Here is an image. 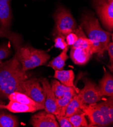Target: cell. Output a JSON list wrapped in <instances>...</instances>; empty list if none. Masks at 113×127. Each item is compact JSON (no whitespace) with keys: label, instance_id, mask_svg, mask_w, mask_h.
Segmentation results:
<instances>
[{"label":"cell","instance_id":"obj_25","mask_svg":"<svg viewBox=\"0 0 113 127\" xmlns=\"http://www.w3.org/2000/svg\"><path fill=\"white\" fill-rule=\"evenodd\" d=\"M50 85H51V89L54 93L56 99L61 98L64 96L65 93L71 88L62 84L57 80H52Z\"/></svg>","mask_w":113,"mask_h":127},{"label":"cell","instance_id":"obj_17","mask_svg":"<svg viewBox=\"0 0 113 127\" xmlns=\"http://www.w3.org/2000/svg\"><path fill=\"white\" fill-rule=\"evenodd\" d=\"M8 99L9 100L17 102L23 104L35 106L39 110H44L45 108L44 106L35 102L28 96L22 93L17 92L12 93L8 96Z\"/></svg>","mask_w":113,"mask_h":127},{"label":"cell","instance_id":"obj_26","mask_svg":"<svg viewBox=\"0 0 113 127\" xmlns=\"http://www.w3.org/2000/svg\"><path fill=\"white\" fill-rule=\"evenodd\" d=\"M11 54L12 51L8 43L3 42L0 44V60L2 61L8 58Z\"/></svg>","mask_w":113,"mask_h":127},{"label":"cell","instance_id":"obj_10","mask_svg":"<svg viewBox=\"0 0 113 127\" xmlns=\"http://www.w3.org/2000/svg\"><path fill=\"white\" fill-rule=\"evenodd\" d=\"M12 0H0V28L4 32L10 33L13 19L11 9Z\"/></svg>","mask_w":113,"mask_h":127},{"label":"cell","instance_id":"obj_11","mask_svg":"<svg viewBox=\"0 0 113 127\" xmlns=\"http://www.w3.org/2000/svg\"><path fill=\"white\" fill-rule=\"evenodd\" d=\"M40 82L45 94V103L44 110L48 112L57 115L59 110L56 103V98L53 92L51 85L48 80L45 78L40 79Z\"/></svg>","mask_w":113,"mask_h":127},{"label":"cell","instance_id":"obj_4","mask_svg":"<svg viewBox=\"0 0 113 127\" xmlns=\"http://www.w3.org/2000/svg\"><path fill=\"white\" fill-rule=\"evenodd\" d=\"M55 25L52 32L53 36L62 35L66 36L78 27L71 12L63 6L57 8L53 15Z\"/></svg>","mask_w":113,"mask_h":127},{"label":"cell","instance_id":"obj_24","mask_svg":"<svg viewBox=\"0 0 113 127\" xmlns=\"http://www.w3.org/2000/svg\"><path fill=\"white\" fill-rule=\"evenodd\" d=\"M68 119L74 127H89L88 122L86 119L85 113L83 111L81 113L68 117Z\"/></svg>","mask_w":113,"mask_h":127},{"label":"cell","instance_id":"obj_20","mask_svg":"<svg viewBox=\"0 0 113 127\" xmlns=\"http://www.w3.org/2000/svg\"><path fill=\"white\" fill-rule=\"evenodd\" d=\"M19 122L18 118L8 113L5 109L0 108V127H18Z\"/></svg>","mask_w":113,"mask_h":127},{"label":"cell","instance_id":"obj_18","mask_svg":"<svg viewBox=\"0 0 113 127\" xmlns=\"http://www.w3.org/2000/svg\"><path fill=\"white\" fill-rule=\"evenodd\" d=\"M93 105L101 111L112 124L113 122V97H109L99 103L92 104Z\"/></svg>","mask_w":113,"mask_h":127},{"label":"cell","instance_id":"obj_6","mask_svg":"<svg viewBox=\"0 0 113 127\" xmlns=\"http://www.w3.org/2000/svg\"><path fill=\"white\" fill-rule=\"evenodd\" d=\"M82 81L84 87L80 90L78 95L81 97L83 103L90 104L97 103L103 99L98 85L87 78H84Z\"/></svg>","mask_w":113,"mask_h":127},{"label":"cell","instance_id":"obj_14","mask_svg":"<svg viewBox=\"0 0 113 127\" xmlns=\"http://www.w3.org/2000/svg\"><path fill=\"white\" fill-rule=\"evenodd\" d=\"M0 108L7 109L13 113H34L37 110H39L35 106L23 104L11 100H10L7 104H4L3 102H1V100H0Z\"/></svg>","mask_w":113,"mask_h":127},{"label":"cell","instance_id":"obj_28","mask_svg":"<svg viewBox=\"0 0 113 127\" xmlns=\"http://www.w3.org/2000/svg\"><path fill=\"white\" fill-rule=\"evenodd\" d=\"M56 119L60 127H74L73 125L70 122L68 117L65 116L55 115Z\"/></svg>","mask_w":113,"mask_h":127},{"label":"cell","instance_id":"obj_5","mask_svg":"<svg viewBox=\"0 0 113 127\" xmlns=\"http://www.w3.org/2000/svg\"><path fill=\"white\" fill-rule=\"evenodd\" d=\"M97 14L108 32L113 29V0H91Z\"/></svg>","mask_w":113,"mask_h":127},{"label":"cell","instance_id":"obj_13","mask_svg":"<svg viewBox=\"0 0 113 127\" xmlns=\"http://www.w3.org/2000/svg\"><path fill=\"white\" fill-rule=\"evenodd\" d=\"M98 87L103 96L113 97V75L106 69H105L103 77L99 82Z\"/></svg>","mask_w":113,"mask_h":127},{"label":"cell","instance_id":"obj_23","mask_svg":"<svg viewBox=\"0 0 113 127\" xmlns=\"http://www.w3.org/2000/svg\"><path fill=\"white\" fill-rule=\"evenodd\" d=\"M2 37L7 38L12 43L16 51L23 45V39L20 34L13 32H5L0 28V38Z\"/></svg>","mask_w":113,"mask_h":127},{"label":"cell","instance_id":"obj_27","mask_svg":"<svg viewBox=\"0 0 113 127\" xmlns=\"http://www.w3.org/2000/svg\"><path fill=\"white\" fill-rule=\"evenodd\" d=\"M54 47L63 50L67 47H69L66 40V36L62 35H58L54 36Z\"/></svg>","mask_w":113,"mask_h":127},{"label":"cell","instance_id":"obj_21","mask_svg":"<svg viewBox=\"0 0 113 127\" xmlns=\"http://www.w3.org/2000/svg\"><path fill=\"white\" fill-rule=\"evenodd\" d=\"M69 47L62 50L60 54L49 62L48 66L51 67L54 70H63L66 65V61L69 58L68 55Z\"/></svg>","mask_w":113,"mask_h":127},{"label":"cell","instance_id":"obj_30","mask_svg":"<svg viewBox=\"0 0 113 127\" xmlns=\"http://www.w3.org/2000/svg\"><path fill=\"white\" fill-rule=\"evenodd\" d=\"M107 51L108 52V54L109 56L110 63H111L110 66L108 65V67L113 72V42H110L108 45L107 49Z\"/></svg>","mask_w":113,"mask_h":127},{"label":"cell","instance_id":"obj_19","mask_svg":"<svg viewBox=\"0 0 113 127\" xmlns=\"http://www.w3.org/2000/svg\"><path fill=\"white\" fill-rule=\"evenodd\" d=\"M53 78L67 87L77 88L74 83L75 74L72 70H55Z\"/></svg>","mask_w":113,"mask_h":127},{"label":"cell","instance_id":"obj_16","mask_svg":"<svg viewBox=\"0 0 113 127\" xmlns=\"http://www.w3.org/2000/svg\"><path fill=\"white\" fill-rule=\"evenodd\" d=\"M74 32L77 34L78 37L76 42L71 47V48H81L88 49L90 50L93 54H95L92 42L86 35L82 28L80 25L76 28L74 31Z\"/></svg>","mask_w":113,"mask_h":127},{"label":"cell","instance_id":"obj_1","mask_svg":"<svg viewBox=\"0 0 113 127\" xmlns=\"http://www.w3.org/2000/svg\"><path fill=\"white\" fill-rule=\"evenodd\" d=\"M27 71L22 69L19 61L13 56L0 64V100L8 99L11 93H23V83L29 79Z\"/></svg>","mask_w":113,"mask_h":127},{"label":"cell","instance_id":"obj_7","mask_svg":"<svg viewBox=\"0 0 113 127\" xmlns=\"http://www.w3.org/2000/svg\"><path fill=\"white\" fill-rule=\"evenodd\" d=\"M22 87L23 94L45 106V94L40 79L29 78L23 82Z\"/></svg>","mask_w":113,"mask_h":127},{"label":"cell","instance_id":"obj_2","mask_svg":"<svg viewBox=\"0 0 113 127\" xmlns=\"http://www.w3.org/2000/svg\"><path fill=\"white\" fill-rule=\"evenodd\" d=\"M80 26L92 42L95 54L99 57H102L107 51L112 34L102 29L98 19L92 13L83 14Z\"/></svg>","mask_w":113,"mask_h":127},{"label":"cell","instance_id":"obj_29","mask_svg":"<svg viewBox=\"0 0 113 127\" xmlns=\"http://www.w3.org/2000/svg\"><path fill=\"white\" fill-rule=\"evenodd\" d=\"M78 35L74 32L70 33L66 36V40L69 47H72L78 40Z\"/></svg>","mask_w":113,"mask_h":127},{"label":"cell","instance_id":"obj_3","mask_svg":"<svg viewBox=\"0 0 113 127\" xmlns=\"http://www.w3.org/2000/svg\"><path fill=\"white\" fill-rule=\"evenodd\" d=\"M20 63L24 71L46 64L50 58L47 52L30 45H22L14 55Z\"/></svg>","mask_w":113,"mask_h":127},{"label":"cell","instance_id":"obj_9","mask_svg":"<svg viewBox=\"0 0 113 127\" xmlns=\"http://www.w3.org/2000/svg\"><path fill=\"white\" fill-rule=\"evenodd\" d=\"M33 127H59V124L53 114L45 110L33 115L30 121Z\"/></svg>","mask_w":113,"mask_h":127},{"label":"cell","instance_id":"obj_31","mask_svg":"<svg viewBox=\"0 0 113 127\" xmlns=\"http://www.w3.org/2000/svg\"><path fill=\"white\" fill-rule=\"evenodd\" d=\"M2 62V61H1V60H0V64H1V63Z\"/></svg>","mask_w":113,"mask_h":127},{"label":"cell","instance_id":"obj_15","mask_svg":"<svg viewBox=\"0 0 113 127\" xmlns=\"http://www.w3.org/2000/svg\"><path fill=\"white\" fill-rule=\"evenodd\" d=\"M79 90L77 88L71 87L64 94V96L59 99H56V103L58 108L59 114L57 115L65 116L66 108L71 100L78 93Z\"/></svg>","mask_w":113,"mask_h":127},{"label":"cell","instance_id":"obj_8","mask_svg":"<svg viewBox=\"0 0 113 127\" xmlns=\"http://www.w3.org/2000/svg\"><path fill=\"white\" fill-rule=\"evenodd\" d=\"M81 109L88 119L89 127H108L111 124L104 114L92 104L83 103Z\"/></svg>","mask_w":113,"mask_h":127},{"label":"cell","instance_id":"obj_22","mask_svg":"<svg viewBox=\"0 0 113 127\" xmlns=\"http://www.w3.org/2000/svg\"><path fill=\"white\" fill-rule=\"evenodd\" d=\"M83 104L82 99L77 93L74 96L73 99L68 104L66 108L65 116L70 117L76 114L80 113L82 112L81 105Z\"/></svg>","mask_w":113,"mask_h":127},{"label":"cell","instance_id":"obj_12","mask_svg":"<svg viewBox=\"0 0 113 127\" xmlns=\"http://www.w3.org/2000/svg\"><path fill=\"white\" fill-rule=\"evenodd\" d=\"M93 53L90 50L81 48H71L70 58L77 65H84L89 61Z\"/></svg>","mask_w":113,"mask_h":127}]
</instances>
